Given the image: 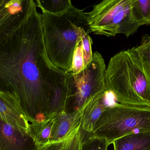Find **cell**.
Instances as JSON below:
<instances>
[{
  "label": "cell",
  "mask_w": 150,
  "mask_h": 150,
  "mask_svg": "<svg viewBox=\"0 0 150 150\" xmlns=\"http://www.w3.org/2000/svg\"><path fill=\"white\" fill-rule=\"evenodd\" d=\"M33 0L0 1V91L15 93L31 123L65 111L66 73L49 59Z\"/></svg>",
  "instance_id": "cell-1"
},
{
  "label": "cell",
  "mask_w": 150,
  "mask_h": 150,
  "mask_svg": "<svg viewBox=\"0 0 150 150\" xmlns=\"http://www.w3.org/2000/svg\"><path fill=\"white\" fill-rule=\"evenodd\" d=\"M105 81L107 90L119 103L150 107V69L135 47L111 58Z\"/></svg>",
  "instance_id": "cell-2"
},
{
  "label": "cell",
  "mask_w": 150,
  "mask_h": 150,
  "mask_svg": "<svg viewBox=\"0 0 150 150\" xmlns=\"http://www.w3.org/2000/svg\"><path fill=\"white\" fill-rule=\"evenodd\" d=\"M44 40L47 55L56 67L67 72L72 65L79 39L91 32L83 10L73 6L60 16L42 14Z\"/></svg>",
  "instance_id": "cell-3"
},
{
  "label": "cell",
  "mask_w": 150,
  "mask_h": 150,
  "mask_svg": "<svg viewBox=\"0 0 150 150\" xmlns=\"http://www.w3.org/2000/svg\"><path fill=\"white\" fill-rule=\"evenodd\" d=\"M145 132H150V107L115 103L103 112L93 134L110 145L122 137Z\"/></svg>",
  "instance_id": "cell-4"
},
{
  "label": "cell",
  "mask_w": 150,
  "mask_h": 150,
  "mask_svg": "<svg viewBox=\"0 0 150 150\" xmlns=\"http://www.w3.org/2000/svg\"><path fill=\"white\" fill-rule=\"evenodd\" d=\"M106 70L103 57L95 52L92 60L82 71L77 73H66L67 98L65 112L82 111L92 98L107 91Z\"/></svg>",
  "instance_id": "cell-5"
},
{
  "label": "cell",
  "mask_w": 150,
  "mask_h": 150,
  "mask_svg": "<svg viewBox=\"0 0 150 150\" xmlns=\"http://www.w3.org/2000/svg\"><path fill=\"white\" fill-rule=\"evenodd\" d=\"M85 14L96 35L109 37L123 34L128 38L140 27L132 18L131 0H104Z\"/></svg>",
  "instance_id": "cell-6"
},
{
  "label": "cell",
  "mask_w": 150,
  "mask_h": 150,
  "mask_svg": "<svg viewBox=\"0 0 150 150\" xmlns=\"http://www.w3.org/2000/svg\"><path fill=\"white\" fill-rule=\"evenodd\" d=\"M0 119L23 134L29 132L30 124L15 93L0 91Z\"/></svg>",
  "instance_id": "cell-7"
},
{
  "label": "cell",
  "mask_w": 150,
  "mask_h": 150,
  "mask_svg": "<svg viewBox=\"0 0 150 150\" xmlns=\"http://www.w3.org/2000/svg\"><path fill=\"white\" fill-rule=\"evenodd\" d=\"M41 146L29 133L23 134L0 120V150H38Z\"/></svg>",
  "instance_id": "cell-8"
},
{
  "label": "cell",
  "mask_w": 150,
  "mask_h": 150,
  "mask_svg": "<svg viewBox=\"0 0 150 150\" xmlns=\"http://www.w3.org/2000/svg\"><path fill=\"white\" fill-rule=\"evenodd\" d=\"M108 91L102 92L92 98L83 108L81 127L84 131L92 132L103 112L110 106Z\"/></svg>",
  "instance_id": "cell-9"
},
{
  "label": "cell",
  "mask_w": 150,
  "mask_h": 150,
  "mask_svg": "<svg viewBox=\"0 0 150 150\" xmlns=\"http://www.w3.org/2000/svg\"><path fill=\"white\" fill-rule=\"evenodd\" d=\"M82 111L74 113L64 111L57 115L54 118L50 142L66 140L81 127Z\"/></svg>",
  "instance_id": "cell-10"
},
{
  "label": "cell",
  "mask_w": 150,
  "mask_h": 150,
  "mask_svg": "<svg viewBox=\"0 0 150 150\" xmlns=\"http://www.w3.org/2000/svg\"><path fill=\"white\" fill-rule=\"evenodd\" d=\"M92 43V38L88 35H85L79 39L74 51L72 65L66 73H77L88 65L93 57Z\"/></svg>",
  "instance_id": "cell-11"
},
{
  "label": "cell",
  "mask_w": 150,
  "mask_h": 150,
  "mask_svg": "<svg viewBox=\"0 0 150 150\" xmlns=\"http://www.w3.org/2000/svg\"><path fill=\"white\" fill-rule=\"evenodd\" d=\"M114 150H150V132L130 134L115 140Z\"/></svg>",
  "instance_id": "cell-12"
},
{
  "label": "cell",
  "mask_w": 150,
  "mask_h": 150,
  "mask_svg": "<svg viewBox=\"0 0 150 150\" xmlns=\"http://www.w3.org/2000/svg\"><path fill=\"white\" fill-rule=\"evenodd\" d=\"M55 117L30 124L29 133L38 144L42 145L50 142Z\"/></svg>",
  "instance_id": "cell-13"
},
{
  "label": "cell",
  "mask_w": 150,
  "mask_h": 150,
  "mask_svg": "<svg viewBox=\"0 0 150 150\" xmlns=\"http://www.w3.org/2000/svg\"><path fill=\"white\" fill-rule=\"evenodd\" d=\"M131 12L139 26L150 25V0H131Z\"/></svg>",
  "instance_id": "cell-14"
},
{
  "label": "cell",
  "mask_w": 150,
  "mask_h": 150,
  "mask_svg": "<svg viewBox=\"0 0 150 150\" xmlns=\"http://www.w3.org/2000/svg\"><path fill=\"white\" fill-rule=\"evenodd\" d=\"M37 7L41 8L42 13L60 16L68 11L73 6L70 0H37Z\"/></svg>",
  "instance_id": "cell-15"
},
{
  "label": "cell",
  "mask_w": 150,
  "mask_h": 150,
  "mask_svg": "<svg viewBox=\"0 0 150 150\" xmlns=\"http://www.w3.org/2000/svg\"><path fill=\"white\" fill-rule=\"evenodd\" d=\"M109 145L106 139L95 137L92 133L84 139L80 150H108Z\"/></svg>",
  "instance_id": "cell-16"
},
{
  "label": "cell",
  "mask_w": 150,
  "mask_h": 150,
  "mask_svg": "<svg viewBox=\"0 0 150 150\" xmlns=\"http://www.w3.org/2000/svg\"><path fill=\"white\" fill-rule=\"evenodd\" d=\"M81 126L74 131L66 139L64 150H80L85 134Z\"/></svg>",
  "instance_id": "cell-17"
},
{
  "label": "cell",
  "mask_w": 150,
  "mask_h": 150,
  "mask_svg": "<svg viewBox=\"0 0 150 150\" xmlns=\"http://www.w3.org/2000/svg\"><path fill=\"white\" fill-rule=\"evenodd\" d=\"M135 48L142 60L150 69V35H144L140 45Z\"/></svg>",
  "instance_id": "cell-18"
},
{
  "label": "cell",
  "mask_w": 150,
  "mask_h": 150,
  "mask_svg": "<svg viewBox=\"0 0 150 150\" xmlns=\"http://www.w3.org/2000/svg\"><path fill=\"white\" fill-rule=\"evenodd\" d=\"M66 139L58 142H49L41 145L38 150H64Z\"/></svg>",
  "instance_id": "cell-19"
}]
</instances>
